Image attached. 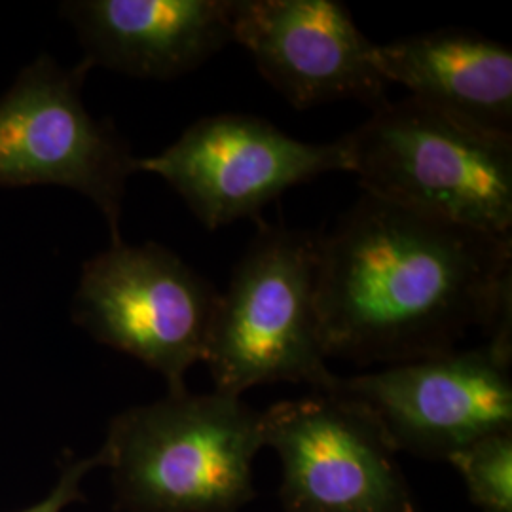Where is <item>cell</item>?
I'll list each match as a JSON object with an SVG mask.
<instances>
[{
	"mask_svg": "<svg viewBox=\"0 0 512 512\" xmlns=\"http://www.w3.org/2000/svg\"><path fill=\"white\" fill-rule=\"evenodd\" d=\"M137 171L162 177L205 228L258 220L266 205L296 184L348 171L342 141L306 143L251 114L200 118L156 156L137 158Z\"/></svg>",
	"mask_w": 512,
	"mask_h": 512,
	"instance_id": "8",
	"label": "cell"
},
{
	"mask_svg": "<svg viewBox=\"0 0 512 512\" xmlns=\"http://www.w3.org/2000/svg\"><path fill=\"white\" fill-rule=\"evenodd\" d=\"M234 42L296 109L353 99L376 109L389 84L376 44L336 0H236Z\"/></svg>",
	"mask_w": 512,
	"mask_h": 512,
	"instance_id": "10",
	"label": "cell"
},
{
	"mask_svg": "<svg viewBox=\"0 0 512 512\" xmlns=\"http://www.w3.org/2000/svg\"><path fill=\"white\" fill-rule=\"evenodd\" d=\"M317 302L329 359L401 365L473 329L512 351V238L363 194L319 236Z\"/></svg>",
	"mask_w": 512,
	"mask_h": 512,
	"instance_id": "1",
	"label": "cell"
},
{
	"mask_svg": "<svg viewBox=\"0 0 512 512\" xmlns=\"http://www.w3.org/2000/svg\"><path fill=\"white\" fill-rule=\"evenodd\" d=\"M262 412L226 393H167L110 421L99 450L128 512H236L255 497Z\"/></svg>",
	"mask_w": 512,
	"mask_h": 512,
	"instance_id": "2",
	"label": "cell"
},
{
	"mask_svg": "<svg viewBox=\"0 0 512 512\" xmlns=\"http://www.w3.org/2000/svg\"><path fill=\"white\" fill-rule=\"evenodd\" d=\"M92 65L73 69L40 55L0 97V186L59 184L90 198L120 238V215L137 158L110 120H95L82 101Z\"/></svg>",
	"mask_w": 512,
	"mask_h": 512,
	"instance_id": "6",
	"label": "cell"
},
{
	"mask_svg": "<svg viewBox=\"0 0 512 512\" xmlns=\"http://www.w3.org/2000/svg\"><path fill=\"white\" fill-rule=\"evenodd\" d=\"M103 465V458L97 452L92 458L73 459L63 463L61 476L54 486V490L46 495L37 505L21 512H63L74 501H82V478L88 475L95 467Z\"/></svg>",
	"mask_w": 512,
	"mask_h": 512,
	"instance_id": "14",
	"label": "cell"
},
{
	"mask_svg": "<svg viewBox=\"0 0 512 512\" xmlns=\"http://www.w3.org/2000/svg\"><path fill=\"white\" fill-rule=\"evenodd\" d=\"M387 84L476 126L512 133V50L494 38L461 29L376 44Z\"/></svg>",
	"mask_w": 512,
	"mask_h": 512,
	"instance_id": "12",
	"label": "cell"
},
{
	"mask_svg": "<svg viewBox=\"0 0 512 512\" xmlns=\"http://www.w3.org/2000/svg\"><path fill=\"white\" fill-rule=\"evenodd\" d=\"M319 234L262 226L219 294L203 361L215 391L241 397L256 385L310 384L334 374L317 302Z\"/></svg>",
	"mask_w": 512,
	"mask_h": 512,
	"instance_id": "4",
	"label": "cell"
},
{
	"mask_svg": "<svg viewBox=\"0 0 512 512\" xmlns=\"http://www.w3.org/2000/svg\"><path fill=\"white\" fill-rule=\"evenodd\" d=\"M63 16L92 67L171 80L234 42L236 0H78Z\"/></svg>",
	"mask_w": 512,
	"mask_h": 512,
	"instance_id": "11",
	"label": "cell"
},
{
	"mask_svg": "<svg viewBox=\"0 0 512 512\" xmlns=\"http://www.w3.org/2000/svg\"><path fill=\"white\" fill-rule=\"evenodd\" d=\"M262 433L283 465L287 512H418L393 442L348 395L275 403L262 412Z\"/></svg>",
	"mask_w": 512,
	"mask_h": 512,
	"instance_id": "7",
	"label": "cell"
},
{
	"mask_svg": "<svg viewBox=\"0 0 512 512\" xmlns=\"http://www.w3.org/2000/svg\"><path fill=\"white\" fill-rule=\"evenodd\" d=\"M512 351L486 342L435 357L334 378L327 391L365 404L395 450L448 458L476 440L512 431Z\"/></svg>",
	"mask_w": 512,
	"mask_h": 512,
	"instance_id": "9",
	"label": "cell"
},
{
	"mask_svg": "<svg viewBox=\"0 0 512 512\" xmlns=\"http://www.w3.org/2000/svg\"><path fill=\"white\" fill-rule=\"evenodd\" d=\"M340 141L368 196L512 238V133L406 97L378 105Z\"/></svg>",
	"mask_w": 512,
	"mask_h": 512,
	"instance_id": "3",
	"label": "cell"
},
{
	"mask_svg": "<svg viewBox=\"0 0 512 512\" xmlns=\"http://www.w3.org/2000/svg\"><path fill=\"white\" fill-rule=\"evenodd\" d=\"M219 293L158 243H110L82 268L73 319L109 348L162 374L169 393L203 361Z\"/></svg>",
	"mask_w": 512,
	"mask_h": 512,
	"instance_id": "5",
	"label": "cell"
},
{
	"mask_svg": "<svg viewBox=\"0 0 512 512\" xmlns=\"http://www.w3.org/2000/svg\"><path fill=\"white\" fill-rule=\"evenodd\" d=\"M482 512H512V431L476 440L448 456Z\"/></svg>",
	"mask_w": 512,
	"mask_h": 512,
	"instance_id": "13",
	"label": "cell"
}]
</instances>
